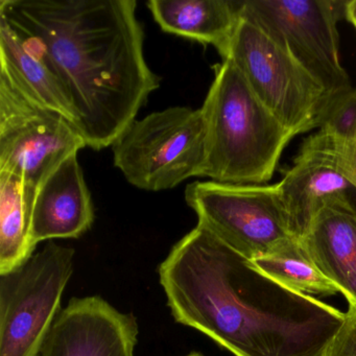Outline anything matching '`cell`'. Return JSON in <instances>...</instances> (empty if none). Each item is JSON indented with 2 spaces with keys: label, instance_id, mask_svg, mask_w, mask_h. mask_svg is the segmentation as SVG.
I'll return each mask as SVG.
<instances>
[{
  "label": "cell",
  "instance_id": "cell-5",
  "mask_svg": "<svg viewBox=\"0 0 356 356\" xmlns=\"http://www.w3.org/2000/svg\"><path fill=\"white\" fill-rule=\"evenodd\" d=\"M222 60H230L259 101L293 133L318 128L332 97L264 29L241 15Z\"/></svg>",
  "mask_w": 356,
  "mask_h": 356
},
{
  "label": "cell",
  "instance_id": "cell-22",
  "mask_svg": "<svg viewBox=\"0 0 356 356\" xmlns=\"http://www.w3.org/2000/svg\"><path fill=\"white\" fill-rule=\"evenodd\" d=\"M186 356H205L203 355V354L197 353V352H191V354H188V355Z\"/></svg>",
  "mask_w": 356,
  "mask_h": 356
},
{
  "label": "cell",
  "instance_id": "cell-1",
  "mask_svg": "<svg viewBox=\"0 0 356 356\" xmlns=\"http://www.w3.org/2000/svg\"><path fill=\"white\" fill-rule=\"evenodd\" d=\"M159 277L176 322L235 356H323L346 318L268 278L201 224L172 247Z\"/></svg>",
  "mask_w": 356,
  "mask_h": 356
},
{
  "label": "cell",
  "instance_id": "cell-13",
  "mask_svg": "<svg viewBox=\"0 0 356 356\" xmlns=\"http://www.w3.org/2000/svg\"><path fill=\"white\" fill-rule=\"evenodd\" d=\"M299 241L321 273L356 305V212L324 210Z\"/></svg>",
  "mask_w": 356,
  "mask_h": 356
},
{
  "label": "cell",
  "instance_id": "cell-11",
  "mask_svg": "<svg viewBox=\"0 0 356 356\" xmlns=\"http://www.w3.org/2000/svg\"><path fill=\"white\" fill-rule=\"evenodd\" d=\"M138 324L101 297L74 298L58 314L40 356H134Z\"/></svg>",
  "mask_w": 356,
  "mask_h": 356
},
{
  "label": "cell",
  "instance_id": "cell-2",
  "mask_svg": "<svg viewBox=\"0 0 356 356\" xmlns=\"http://www.w3.org/2000/svg\"><path fill=\"white\" fill-rule=\"evenodd\" d=\"M135 0H1L0 18L57 78L87 147L113 145L160 78L145 61Z\"/></svg>",
  "mask_w": 356,
  "mask_h": 356
},
{
  "label": "cell",
  "instance_id": "cell-3",
  "mask_svg": "<svg viewBox=\"0 0 356 356\" xmlns=\"http://www.w3.org/2000/svg\"><path fill=\"white\" fill-rule=\"evenodd\" d=\"M205 176L231 184H266L293 133L259 101L236 66L222 60L201 108Z\"/></svg>",
  "mask_w": 356,
  "mask_h": 356
},
{
  "label": "cell",
  "instance_id": "cell-12",
  "mask_svg": "<svg viewBox=\"0 0 356 356\" xmlns=\"http://www.w3.org/2000/svg\"><path fill=\"white\" fill-rule=\"evenodd\" d=\"M95 220L91 193L78 153L59 164L39 185L33 207L31 238L39 243L55 238H79Z\"/></svg>",
  "mask_w": 356,
  "mask_h": 356
},
{
  "label": "cell",
  "instance_id": "cell-9",
  "mask_svg": "<svg viewBox=\"0 0 356 356\" xmlns=\"http://www.w3.org/2000/svg\"><path fill=\"white\" fill-rule=\"evenodd\" d=\"M85 147L86 141L66 118L0 79V172L19 175L37 191L61 162Z\"/></svg>",
  "mask_w": 356,
  "mask_h": 356
},
{
  "label": "cell",
  "instance_id": "cell-20",
  "mask_svg": "<svg viewBox=\"0 0 356 356\" xmlns=\"http://www.w3.org/2000/svg\"><path fill=\"white\" fill-rule=\"evenodd\" d=\"M327 143L337 165L356 186V143L343 147H333L328 140Z\"/></svg>",
  "mask_w": 356,
  "mask_h": 356
},
{
  "label": "cell",
  "instance_id": "cell-15",
  "mask_svg": "<svg viewBox=\"0 0 356 356\" xmlns=\"http://www.w3.org/2000/svg\"><path fill=\"white\" fill-rule=\"evenodd\" d=\"M0 79L33 103L76 124V112L59 81L3 18H0Z\"/></svg>",
  "mask_w": 356,
  "mask_h": 356
},
{
  "label": "cell",
  "instance_id": "cell-6",
  "mask_svg": "<svg viewBox=\"0 0 356 356\" xmlns=\"http://www.w3.org/2000/svg\"><path fill=\"white\" fill-rule=\"evenodd\" d=\"M74 250L47 243L0 275V356H40L74 273Z\"/></svg>",
  "mask_w": 356,
  "mask_h": 356
},
{
  "label": "cell",
  "instance_id": "cell-19",
  "mask_svg": "<svg viewBox=\"0 0 356 356\" xmlns=\"http://www.w3.org/2000/svg\"><path fill=\"white\" fill-rule=\"evenodd\" d=\"M323 356H356V305L349 304L346 318Z\"/></svg>",
  "mask_w": 356,
  "mask_h": 356
},
{
  "label": "cell",
  "instance_id": "cell-4",
  "mask_svg": "<svg viewBox=\"0 0 356 356\" xmlns=\"http://www.w3.org/2000/svg\"><path fill=\"white\" fill-rule=\"evenodd\" d=\"M112 149L114 165L143 191H168L191 177H204L206 131L201 108L170 107L135 120Z\"/></svg>",
  "mask_w": 356,
  "mask_h": 356
},
{
  "label": "cell",
  "instance_id": "cell-17",
  "mask_svg": "<svg viewBox=\"0 0 356 356\" xmlns=\"http://www.w3.org/2000/svg\"><path fill=\"white\" fill-rule=\"evenodd\" d=\"M250 261L260 273L291 291L323 297L339 293V287L316 268L299 239H287Z\"/></svg>",
  "mask_w": 356,
  "mask_h": 356
},
{
  "label": "cell",
  "instance_id": "cell-7",
  "mask_svg": "<svg viewBox=\"0 0 356 356\" xmlns=\"http://www.w3.org/2000/svg\"><path fill=\"white\" fill-rule=\"evenodd\" d=\"M347 0H241V14L264 29L329 93L352 88L341 65L337 24Z\"/></svg>",
  "mask_w": 356,
  "mask_h": 356
},
{
  "label": "cell",
  "instance_id": "cell-8",
  "mask_svg": "<svg viewBox=\"0 0 356 356\" xmlns=\"http://www.w3.org/2000/svg\"><path fill=\"white\" fill-rule=\"evenodd\" d=\"M185 201L199 222L249 260L295 238L276 184L193 182Z\"/></svg>",
  "mask_w": 356,
  "mask_h": 356
},
{
  "label": "cell",
  "instance_id": "cell-16",
  "mask_svg": "<svg viewBox=\"0 0 356 356\" xmlns=\"http://www.w3.org/2000/svg\"><path fill=\"white\" fill-rule=\"evenodd\" d=\"M36 193L19 175L0 172V275L34 255L31 227Z\"/></svg>",
  "mask_w": 356,
  "mask_h": 356
},
{
  "label": "cell",
  "instance_id": "cell-14",
  "mask_svg": "<svg viewBox=\"0 0 356 356\" xmlns=\"http://www.w3.org/2000/svg\"><path fill=\"white\" fill-rule=\"evenodd\" d=\"M147 6L162 31L212 45L222 59L241 18V1L231 0H149Z\"/></svg>",
  "mask_w": 356,
  "mask_h": 356
},
{
  "label": "cell",
  "instance_id": "cell-18",
  "mask_svg": "<svg viewBox=\"0 0 356 356\" xmlns=\"http://www.w3.org/2000/svg\"><path fill=\"white\" fill-rule=\"evenodd\" d=\"M316 132L333 147L356 143V88L331 99Z\"/></svg>",
  "mask_w": 356,
  "mask_h": 356
},
{
  "label": "cell",
  "instance_id": "cell-21",
  "mask_svg": "<svg viewBox=\"0 0 356 356\" xmlns=\"http://www.w3.org/2000/svg\"><path fill=\"white\" fill-rule=\"evenodd\" d=\"M345 19L352 24L356 31V0H347L345 10Z\"/></svg>",
  "mask_w": 356,
  "mask_h": 356
},
{
  "label": "cell",
  "instance_id": "cell-10",
  "mask_svg": "<svg viewBox=\"0 0 356 356\" xmlns=\"http://www.w3.org/2000/svg\"><path fill=\"white\" fill-rule=\"evenodd\" d=\"M278 186L289 229L297 239L307 233L324 210L356 212V186L339 168L328 143L318 132L304 139Z\"/></svg>",
  "mask_w": 356,
  "mask_h": 356
}]
</instances>
